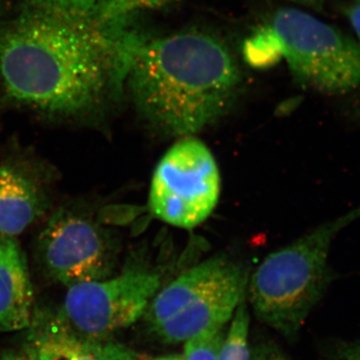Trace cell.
<instances>
[{
    "label": "cell",
    "instance_id": "12",
    "mask_svg": "<svg viewBox=\"0 0 360 360\" xmlns=\"http://www.w3.org/2000/svg\"><path fill=\"white\" fill-rule=\"evenodd\" d=\"M245 295L241 298L232 316L231 328L225 333L219 360H250L251 350L248 345L250 314Z\"/></svg>",
    "mask_w": 360,
    "mask_h": 360
},
{
    "label": "cell",
    "instance_id": "22",
    "mask_svg": "<svg viewBox=\"0 0 360 360\" xmlns=\"http://www.w3.org/2000/svg\"><path fill=\"white\" fill-rule=\"evenodd\" d=\"M291 1L302 2V4H312V2L319 1V0H291Z\"/></svg>",
    "mask_w": 360,
    "mask_h": 360
},
{
    "label": "cell",
    "instance_id": "1",
    "mask_svg": "<svg viewBox=\"0 0 360 360\" xmlns=\"http://www.w3.org/2000/svg\"><path fill=\"white\" fill-rule=\"evenodd\" d=\"M101 0H23L0 28V86L13 103L85 120L120 97L143 33L131 18L105 21Z\"/></svg>",
    "mask_w": 360,
    "mask_h": 360
},
{
    "label": "cell",
    "instance_id": "10",
    "mask_svg": "<svg viewBox=\"0 0 360 360\" xmlns=\"http://www.w3.org/2000/svg\"><path fill=\"white\" fill-rule=\"evenodd\" d=\"M33 290L25 252L15 238L0 236V333L30 326Z\"/></svg>",
    "mask_w": 360,
    "mask_h": 360
},
{
    "label": "cell",
    "instance_id": "7",
    "mask_svg": "<svg viewBox=\"0 0 360 360\" xmlns=\"http://www.w3.org/2000/svg\"><path fill=\"white\" fill-rule=\"evenodd\" d=\"M160 288L158 272L127 266L120 276L68 288L63 315L77 333L97 340L141 319Z\"/></svg>",
    "mask_w": 360,
    "mask_h": 360
},
{
    "label": "cell",
    "instance_id": "8",
    "mask_svg": "<svg viewBox=\"0 0 360 360\" xmlns=\"http://www.w3.org/2000/svg\"><path fill=\"white\" fill-rule=\"evenodd\" d=\"M248 283V274L239 265L221 283L151 328L165 342L179 343L207 329L222 328L233 316Z\"/></svg>",
    "mask_w": 360,
    "mask_h": 360
},
{
    "label": "cell",
    "instance_id": "4",
    "mask_svg": "<svg viewBox=\"0 0 360 360\" xmlns=\"http://www.w3.org/2000/svg\"><path fill=\"white\" fill-rule=\"evenodd\" d=\"M359 219L360 205L265 257L248 283L258 319L288 338L295 336L330 283L333 239Z\"/></svg>",
    "mask_w": 360,
    "mask_h": 360
},
{
    "label": "cell",
    "instance_id": "19",
    "mask_svg": "<svg viewBox=\"0 0 360 360\" xmlns=\"http://www.w3.org/2000/svg\"><path fill=\"white\" fill-rule=\"evenodd\" d=\"M26 360H46L45 359L44 354H42L41 350L39 349V347H33L32 349L28 352L27 357H25Z\"/></svg>",
    "mask_w": 360,
    "mask_h": 360
},
{
    "label": "cell",
    "instance_id": "14",
    "mask_svg": "<svg viewBox=\"0 0 360 360\" xmlns=\"http://www.w3.org/2000/svg\"><path fill=\"white\" fill-rule=\"evenodd\" d=\"M176 0H101V15L105 21L130 18L146 9L162 8Z\"/></svg>",
    "mask_w": 360,
    "mask_h": 360
},
{
    "label": "cell",
    "instance_id": "23",
    "mask_svg": "<svg viewBox=\"0 0 360 360\" xmlns=\"http://www.w3.org/2000/svg\"><path fill=\"white\" fill-rule=\"evenodd\" d=\"M359 1H360V0H359Z\"/></svg>",
    "mask_w": 360,
    "mask_h": 360
},
{
    "label": "cell",
    "instance_id": "21",
    "mask_svg": "<svg viewBox=\"0 0 360 360\" xmlns=\"http://www.w3.org/2000/svg\"><path fill=\"white\" fill-rule=\"evenodd\" d=\"M2 360H26L23 359V357L16 356V355H7V356L4 357Z\"/></svg>",
    "mask_w": 360,
    "mask_h": 360
},
{
    "label": "cell",
    "instance_id": "16",
    "mask_svg": "<svg viewBox=\"0 0 360 360\" xmlns=\"http://www.w3.org/2000/svg\"><path fill=\"white\" fill-rule=\"evenodd\" d=\"M335 360H360V341H345L336 345Z\"/></svg>",
    "mask_w": 360,
    "mask_h": 360
},
{
    "label": "cell",
    "instance_id": "5",
    "mask_svg": "<svg viewBox=\"0 0 360 360\" xmlns=\"http://www.w3.org/2000/svg\"><path fill=\"white\" fill-rule=\"evenodd\" d=\"M220 174L212 151L187 136L162 156L151 180L149 208L155 217L180 229L198 226L214 210Z\"/></svg>",
    "mask_w": 360,
    "mask_h": 360
},
{
    "label": "cell",
    "instance_id": "11",
    "mask_svg": "<svg viewBox=\"0 0 360 360\" xmlns=\"http://www.w3.org/2000/svg\"><path fill=\"white\" fill-rule=\"evenodd\" d=\"M49 200L42 187L13 165H0V236L15 238L44 217Z\"/></svg>",
    "mask_w": 360,
    "mask_h": 360
},
{
    "label": "cell",
    "instance_id": "9",
    "mask_svg": "<svg viewBox=\"0 0 360 360\" xmlns=\"http://www.w3.org/2000/svg\"><path fill=\"white\" fill-rule=\"evenodd\" d=\"M226 257H213L186 270L158 290L144 312L151 328L174 316L206 291L221 283L239 266Z\"/></svg>",
    "mask_w": 360,
    "mask_h": 360
},
{
    "label": "cell",
    "instance_id": "18",
    "mask_svg": "<svg viewBox=\"0 0 360 360\" xmlns=\"http://www.w3.org/2000/svg\"><path fill=\"white\" fill-rule=\"evenodd\" d=\"M347 15L356 34L357 40L360 42V1L348 7Z\"/></svg>",
    "mask_w": 360,
    "mask_h": 360
},
{
    "label": "cell",
    "instance_id": "2",
    "mask_svg": "<svg viewBox=\"0 0 360 360\" xmlns=\"http://www.w3.org/2000/svg\"><path fill=\"white\" fill-rule=\"evenodd\" d=\"M240 70L221 40L202 32L144 35L124 89L142 117L169 136H191L225 115L240 91Z\"/></svg>",
    "mask_w": 360,
    "mask_h": 360
},
{
    "label": "cell",
    "instance_id": "6",
    "mask_svg": "<svg viewBox=\"0 0 360 360\" xmlns=\"http://www.w3.org/2000/svg\"><path fill=\"white\" fill-rule=\"evenodd\" d=\"M118 252L112 232L70 208L52 213L35 243V257L45 274L68 288L110 277Z\"/></svg>",
    "mask_w": 360,
    "mask_h": 360
},
{
    "label": "cell",
    "instance_id": "15",
    "mask_svg": "<svg viewBox=\"0 0 360 360\" xmlns=\"http://www.w3.org/2000/svg\"><path fill=\"white\" fill-rule=\"evenodd\" d=\"M46 360H78L80 340L63 330L37 343Z\"/></svg>",
    "mask_w": 360,
    "mask_h": 360
},
{
    "label": "cell",
    "instance_id": "20",
    "mask_svg": "<svg viewBox=\"0 0 360 360\" xmlns=\"http://www.w3.org/2000/svg\"><path fill=\"white\" fill-rule=\"evenodd\" d=\"M153 360H184L181 355H169V356L158 357Z\"/></svg>",
    "mask_w": 360,
    "mask_h": 360
},
{
    "label": "cell",
    "instance_id": "17",
    "mask_svg": "<svg viewBox=\"0 0 360 360\" xmlns=\"http://www.w3.org/2000/svg\"><path fill=\"white\" fill-rule=\"evenodd\" d=\"M250 360H290L271 345H259L251 350Z\"/></svg>",
    "mask_w": 360,
    "mask_h": 360
},
{
    "label": "cell",
    "instance_id": "3",
    "mask_svg": "<svg viewBox=\"0 0 360 360\" xmlns=\"http://www.w3.org/2000/svg\"><path fill=\"white\" fill-rule=\"evenodd\" d=\"M243 58L255 68L285 61L302 86L343 94L360 86V42L311 14L276 11L243 44Z\"/></svg>",
    "mask_w": 360,
    "mask_h": 360
},
{
    "label": "cell",
    "instance_id": "13",
    "mask_svg": "<svg viewBox=\"0 0 360 360\" xmlns=\"http://www.w3.org/2000/svg\"><path fill=\"white\" fill-rule=\"evenodd\" d=\"M225 326L207 329L186 341L184 360H219L224 343Z\"/></svg>",
    "mask_w": 360,
    "mask_h": 360
}]
</instances>
